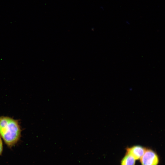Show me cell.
<instances>
[{"label":"cell","instance_id":"obj_3","mask_svg":"<svg viewBox=\"0 0 165 165\" xmlns=\"http://www.w3.org/2000/svg\"><path fill=\"white\" fill-rule=\"evenodd\" d=\"M146 149L140 145H135L126 149V153L131 156L136 160H140L144 153Z\"/></svg>","mask_w":165,"mask_h":165},{"label":"cell","instance_id":"obj_1","mask_svg":"<svg viewBox=\"0 0 165 165\" xmlns=\"http://www.w3.org/2000/svg\"><path fill=\"white\" fill-rule=\"evenodd\" d=\"M21 130L18 120L6 116H0V136L9 148L20 140Z\"/></svg>","mask_w":165,"mask_h":165},{"label":"cell","instance_id":"obj_4","mask_svg":"<svg viewBox=\"0 0 165 165\" xmlns=\"http://www.w3.org/2000/svg\"><path fill=\"white\" fill-rule=\"evenodd\" d=\"M135 160L131 156L126 153L121 160L120 165H135Z\"/></svg>","mask_w":165,"mask_h":165},{"label":"cell","instance_id":"obj_5","mask_svg":"<svg viewBox=\"0 0 165 165\" xmlns=\"http://www.w3.org/2000/svg\"><path fill=\"white\" fill-rule=\"evenodd\" d=\"M3 151V143L1 138L0 136V156L2 154Z\"/></svg>","mask_w":165,"mask_h":165},{"label":"cell","instance_id":"obj_2","mask_svg":"<svg viewBox=\"0 0 165 165\" xmlns=\"http://www.w3.org/2000/svg\"><path fill=\"white\" fill-rule=\"evenodd\" d=\"M141 165H158L159 157L157 153L151 149H146L140 159Z\"/></svg>","mask_w":165,"mask_h":165}]
</instances>
